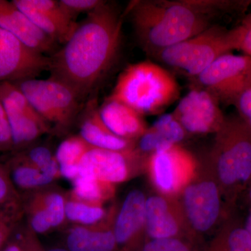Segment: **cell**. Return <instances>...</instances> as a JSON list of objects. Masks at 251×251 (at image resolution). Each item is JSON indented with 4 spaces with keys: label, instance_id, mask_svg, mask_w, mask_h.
<instances>
[{
    "label": "cell",
    "instance_id": "5bb4252c",
    "mask_svg": "<svg viewBox=\"0 0 251 251\" xmlns=\"http://www.w3.org/2000/svg\"><path fill=\"white\" fill-rule=\"evenodd\" d=\"M139 154L135 148L111 151L92 147L79 163L80 176L112 185L123 182L129 176L131 162Z\"/></svg>",
    "mask_w": 251,
    "mask_h": 251
},
{
    "label": "cell",
    "instance_id": "9c48e42d",
    "mask_svg": "<svg viewBox=\"0 0 251 251\" xmlns=\"http://www.w3.org/2000/svg\"><path fill=\"white\" fill-rule=\"evenodd\" d=\"M49 56L29 49L9 31L0 27V82L37 78L49 71Z\"/></svg>",
    "mask_w": 251,
    "mask_h": 251
},
{
    "label": "cell",
    "instance_id": "277c9868",
    "mask_svg": "<svg viewBox=\"0 0 251 251\" xmlns=\"http://www.w3.org/2000/svg\"><path fill=\"white\" fill-rule=\"evenodd\" d=\"M211 156L223 194L234 199L251 179V129L238 115L226 117Z\"/></svg>",
    "mask_w": 251,
    "mask_h": 251
},
{
    "label": "cell",
    "instance_id": "d6986e66",
    "mask_svg": "<svg viewBox=\"0 0 251 251\" xmlns=\"http://www.w3.org/2000/svg\"><path fill=\"white\" fill-rule=\"evenodd\" d=\"M181 226L179 212L168 200L161 196L147 198L145 231L150 240L180 239Z\"/></svg>",
    "mask_w": 251,
    "mask_h": 251
},
{
    "label": "cell",
    "instance_id": "e0dca14e",
    "mask_svg": "<svg viewBox=\"0 0 251 251\" xmlns=\"http://www.w3.org/2000/svg\"><path fill=\"white\" fill-rule=\"evenodd\" d=\"M97 99L88 100L81 117L80 135L92 148L111 151L135 148V142L117 136L105 125L99 111Z\"/></svg>",
    "mask_w": 251,
    "mask_h": 251
},
{
    "label": "cell",
    "instance_id": "4fadbf2b",
    "mask_svg": "<svg viewBox=\"0 0 251 251\" xmlns=\"http://www.w3.org/2000/svg\"><path fill=\"white\" fill-rule=\"evenodd\" d=\"M16 6L44 34L58 44H65L77 27L59 0H13Z\"/></svg>",
    "mask_w": 251,
    "mask_h": 251
},
{
    "label": "cell",
    "instance_id": "7c38bea8",
    "mask_svg": "<svg viewBox=\"0 0 251 251\" xmlns=\"http://www.w3.org/2000/svg\"><path fill=\"white\" fill-rule=\"evenodd\" d=\"M146 200L143 191L133 190L117 210L113 225L117 251H143L147 242L144 238Z\"/></svg>",
    "mask_w": 251,
    "mask_h": 251
},
{
    "label": "cell",
    "instance_id": "ab89813d",
    "mask_svg": "<svg viewBox=\"0 0 251 251\" xmlns=\"http://www.w3.org/2000/svg\"><path fill=\"white\" fill-rule=\"evenodd\" d=\"M246 191H247V193L248 199H249V202H250L251 204V179L249 182L248 183Z\"/></svg>",
    "mask_w": 251,
    "mask_h": 251
},
{
    "label": "cell",
    "instance_id": "e575fe53",
    "mask_svg": "<svg viewBox=\"0 0 251 251\" xmlns=\"http://www.w3.org/2000/svg\"><path fill=\"white\" fill-rule=\"evenodd\" d=\"M239 41L238 50L251 57V21L245 18L239 25Z\"/></svg>",
    "mask_w": 251,
    "mask_h": 251
},
{
    "label": "cell",
    "instance_id": "603a6c76",
    "mask_svg": "<svg viewBox=\"0 0 251 251\" xmlns=\"http://www.w3.org/2000/svg\"><path fill=\"white\" fill-rule=\"evenodd\" d=\"M72 182L69 197L81 202L102 205L114 193L113 185L94 178L79 176Z\"/></svg>",
    "mask_w": 251,
    "mask_h": 251
},
{
    "label": "cell",
    "instance_id": "f35d334b",
    "mask_svg": "<svg viewBox=\"0 0 251 251\" xmlns=\"http://www.w3.org/2000/svg\"><path fill=\"white\" fill-rule=\"evenodd\" d=\"M244 226H245L246 229H247L251 239V209L250 211H249V215L247 216V221H246Z\"/></svg>",
    "mask_w": 251,
    "mask_h": 251
},
{
    "label": "cell",
    "instance_id": "f1b7e54d",
    "mask_svg": "<svg viewBox=\"0 0 251 251\" xmlns=\"http://www.w3.org/2000/svg\"><path fill=\"white\" fill-rule=\"evenodd\" d=\"M22 208V198L13 184L4 164L0 163V210L18 217Z\"/></svg>",
    "mask_w": 251,
    "mask_h": 251
},
{
    "label": "cell",
    "instance_id": "44dd1931",
    "mask_svg": "<svg viewBox=\"0 0 251 251\" xmlns=\"http://www.w3.org/2000/svg\"><path fill=\"white\" fill-rule=\"evenodd\" d=\"M186 132L172 114L163 115L138 140L136 150L140 153H153L169 148L184 139Z\"/></svg>",
    "mask_w": 251,
    "mask_h": 251
},
{
    "label": "cell",
    "instance_id": "4316f807",
    "mask_svg": "<svg viewBox=\"0 0 251 251\" xmlns=\"http://www.w3.org/2000/svg\"><path fill=\"white\" fill-rule=\"evenodd\" d=\"M17 153L54 181L60 177L58 162L50 150L46 147H31Z\"/></svg>",
    "mask_w": 251,
    "mask_h": 251
},
{
    "label": "cell",
    "instance_id": "2e32d148",
    "mask_svg": "<svg viewBox=\"0 0 251 251\" xmlns=\"http://www.w3.org/2000/svg\"><path fill=\"white\" fill-rule=\"evenodd\" d=\"M115 214L90 226H74L66 235V249L69 251H117L113 225Z\"/></svg>",
    "mask_w": 251,
    "mask_h": 251
},
{
    "label": "cell",
    "instance_id": "3957f363",
    "mask_svg": "<svg viewBox=\"0 0 251 251\" xmlns=\"http://www.w3.org/2000/svg\"><path fill=\"white\" fill-rule=\"evenodd\" d=\"M179 96V85L171 72L156 63L143 61L122 71L108 98L145 116L162 113Z\"/></svg>",
    "mask_w": 251,
    "mask_h": 251
},
{
    "label": "cell",
    "instance_id": "52a82bcc",
    "mask_svg": "<svg viewBox=\"0 0 251 251\" xmlns=\"http://www.w3.org/2000/svg\"><path fill=\"white\" fill-rule=\"evenodd\" d=\"M195 87L205 90L225 106L235 105L251 88V57L224 54L196 78Z\"/></svg>",
    "mask_w": 251,
    "mask_h": 251
},
{
    "label": "cell",
    "instance_id": "f546056e",
    "mask_svg": "<svg viewBox=\"0 0 251 251\" xmlns=\"http://www.w3.org/2000/svg\"><path fill=\"white\" fill-rule=\"evenodd\" d=\"M61 6L73 19L81 14H89L103 4V0H59Z\"/></svg>",
    "mask_w": 251,
    "mask_h": 251
},
{
    "label": "cell",
    "instance_id": "7402d4cb",
    "mask_svg": "<svg viewBox=\"0 0 251 251\" xmlns=\"http://www.w3.org/2000/svg\"><path fill=\"white\" fill-rule=\"evenodd\" d=\"M4 166L17 190L32 192L45 188L54 181L17 152Z\"/></svg>",
    "mask_w": 251,
    "mask_h": 251
},
{
    "label": "cell",
    "instance_id": "1f68e13d",
    "mask_svg": "<svg viewBox=\"0 0 251 251\" xmlns=\"http://www.w3.org/2000/svg\"><path fill=\"white\" fill-rule=\"evenodd\" d=\"M14 141L9 120L0 100V151H14Z\"/></svg>",
    "mask_w": 251,
    "mask_h": 251
},
{
    "label": "cell",
    "instance_id": "8fae6325",
    "mask_svg": "<svg viewBox=\"0 0 251 251\" xmlns=\"http://www.w3.org/2000/svg\"><path fill=\"white\" fill-rule=\"evenodd\" d=\"M221 188L216 179L190 183L183 193L184 216L193 230L204 233L212 229L222 211Z\"/></svg>",
    "mask_w": 251,
    "mask_h": 251
},
{
    "label": "cell",
    "instance_id": "9a60e30c",
    "mask_svg": "<svg viewBox=\"0 0 251 251\" xmlns=\"http://www.w3.org/2000/svg\"><path fill=\"white\" fill-rule=\"evenodd\" d=\"M0 27L44 55H51L59 49V44L36 27L12 1L0 0Z\"/></svg>",
    "mask_w": 251,
    "mask_h": 251
},
{
    "label": "cell",
    "instance_id": "ffe728a7",
    "mask_svg": "<svg viewBox=\"0 0 251 251\" xmlns=\"http://www.w3.org/2000/svg\"><path fill=\"white\" fill-rule=\"evenodd\" d=\"M99 111L109 129L123 139L135 142L148 129L143 115L116 100L107 98Z\"/></svg>",
    "mask_w": 251,
    "mask_h": 251
},
{
    "label": "cell",
    "instance_id": "836d02e7",
    "mask_svg": "<svg viewBox=\"0 0 251 251\" xmlns=\"http://www.w3.org/2000/svg\"><path fill=\"white\" fill-rule=\"evenodd\" d=\"M234 106L237 109L238 116L251 129V88L242 94Z\"/></svg>",
    "mask_w": 251,
    "mask_h": 251
},
{
    "label": "cell",
    "instance_id": "60d3db41",
    "mask_svg": "<svg viewBox=\"0 0 251 251\" xmlns=\"http://www.w3.org/2000/svg\"><path fill=\"white\" fill-rule=\"evenodd\" d=\"M44 251H69L67 249H62V248H54V249H49V250H44Z\"/></svg>",
    "mask_w": 251,
    "mask_h": 251
},
{
    "label": "cell",
    "instance_id": "8d00e7d4",
    "mask_svg": "<svg viewBox=\"0 0 251 251\" xmlns=\"http://www.w3.org/2000/svg\"><path fill=\"white\" fill-rule=\"evenodd\" d=\"M59 173H60L61 176L72 181L80 176L78 165L77 166H59Z\"/></svg>",
    "mask_w": 251,
    "mask_h": 251
},
{
    "label": "cell",
    "instance_id": "7a4b0ae2",
    "mask_svg": "<svg viewBox=\"0 0 251 251\" xmlns=\"http://www.w3.org/2000/svg\"><path fill=\"white\" fill-rule=\"evenodd\" d=\"M249 1L134 0L124 13L129 17L140 46L150 55L198 35L224 15L245 9Z\"/></svg>",
    "mask_w": 251,
    "mask_h": 251
},
{
    "label": "cell",
    "instance_id": "d590c367",
    "mask_svg": "<svg viewBox=\"0 0 251 251\" xmlns=\"http://www.w3.org/2000/svg\"><path fill=\"white\" fill-rule=\"evenodd\" d=\"M20 238L22 242L23 251H44L37 236L30 229L28 228L24 233L21 234Z\"/></svg>",
    "mask_w": 251,
    "mask_h": 251
},
{
    "label": "cell",
    "instance_id": "4dcf8cb0",
    "mask_svg": "<svg viewBox=\"0 0 251 251\" xmlns=\"http://www.w3.org/2000/svg\"><path fill=\"white\" fill-rule=\"evenodd\" d=\"M143 251H193L186 243L180 239L149 240Z\"/></svg>",
    "mask_w": 251,
    "mask_h": 251
},
{
    "label": "cell",
    "instance_id": "ac0fdd59",
    "mask_svg": "<svg viewBox=\"0 0 251 251\" xmlns=\"http://www.w3.org/2000/svg\"><path fill=\"white\" fill-rule=\"evenodd\" d=\"M193 158L177 144L153 151L150 158L153 177L156 186L164 193H172L179 186V173L191 166Z\"/></svg>",
    "mask_w": 251,
    "mask_h": 251
},
{
    "label": "cell",
    "instance_id": "8992f818",
    "mask_svg": "<svg viewBox=\"0 0 251 251\" xmlns=\"http://www.w3.org/2000/svg\"><path fill=\"white\" fill-rule=\"evenodd\" d=\"M33 108L50 126L51 131L62 133L72 127L80 114L81 102L65 84L49 77L13 82Z\"/></svg>",
    "mask_w": 251,
    "mask_h": 251
},
{
    "label": "cell",
    "instance_id": "b9f144b4",
    "mask_svg": "<svg viewBox=\"0 0 251 251\" xmlns=\"http://www.w3.org/2000/svg\"><path fill=\"white\" fill-rule=\"evenodd\" d=\"M206 251H238L229 250V249H219V250H213V251L206 250Z\"/></svg>",
    "mask_w": 251,
    "mask_h": 251
},
{
    "label": "cell",
    "instance_id": "d4e9b609",
    "mask_svg": "<svg viewBox=\"0 0 251 251\" xmlns=\"http://www.w3.org/2000/svg\"><path fill=\"white\" fill-rule=\"evenodd\" d=\"M229 249L238 251H251V239L245 226L229 225L211 243L208 251Z\"/></svg>",
    "mask_w": 251,
    "mask_h": 251
},
{
    "label": "cell",
    "instance_id": "74e56055",
    "mask_svg": "<svg viewBox=\"0 0 251 251\" xmlns=\"http://www.w3.org/2000/svg\"><path fill=\"white\" fill-rule=\"evenodd\" d=\"M3 251H23V244L22 242H21V238L7 243Z\"/></svg>",
    "mask_w": 251,
    "mask_h": 251
},
{
    "label": "cell",
    "instance_id": "cb8c5ba5",
    "mask_svg": "<svg viewBox=\"0 0 251 251\" xmlns=\"http://www.w3.org/2000/svg\"><path fill=\"white\" fill-rule=\"evenodd\" d=\"M66 219L79 226L98 224L106 217V211L102 205L90 204L67 198Z\"/></svg>",
    "mask_w": 251,
    "mask_h": 251
},
{
    "label": "cell",
    "instance_id": "83f0119b",
    "mask_svg": "<svg viewBox=\"0 0 251 251\" xmlns=\"http://www.w3.org/2000/svg\"><path fill=\"white\" fill-rule=\"evenodd\" d=\"M91 148L80 135H72L63 140L54 156L59 166H77Z\"/></svg>",
    "mask_w": 251,
    "mask_h": 251
},
{
    "label": "cell",
    "instance_id": "484cf974",
    "mask_svg": "<svg viewBox=\"0 0 251 251\" xmlns=\"http://www.w3.org/2000/svg\"><path fill=\"white\" fill-rule=\"evenodd\" d=\"M31 196L49 213L53 228L64 224L66 220L65 206L67 197L55 190L41 189L32 191Z\"/></svg>",
    "mask_w": 251,
    "mask_h": 251
},
{
    "label": "cell",
    "instance_id": "d6a6232c",
    "mask_svg": "<svg viewBox=\"0 0 251 251\" xmlns=\"http://www.w3.org/2000/svg\"><path fill=\"white\" fill-rule=\"evenodd\" d=\"M18 218L6 211L0 210V249L11 237L14 232V222Z\"/></svg>",
    "mask_w": 251,
    "mask_h": 251
},
{
    "label": "cell",
    "instance_id": "5b68a950",
    "mask_svg": "<svg viewBox=\"0 0 251 251\" xmlns=\"http://www.w3.org/2000/svg\"><path fill=\"white\" fill-rule=\"evenodd\" d=\"M239 28L214 25L191 39L163 50L156 56L162 62L193 79L224 54L238 50Z\"/></svg>",
    "mask_w": 251,
    "mask_h": 251
},
{
    "label": "cell",
    "instance_id": "30bf717a",
    "mask_svg": "<svg viewBox=\"0 0 251 251\" xmlns=\"http://www.w3.org/2000/svg\"><path fill=\"white\" fill-rule=\"evenodd\" d=\"M172 115L186 133L193 134L217 133L226 117L214 97L196 87L179 100Z\"/></svg>",
    "mask_w": 251,
    "mask_h": 251
},
{
    "label": "cell",
    "instance_id": "ba28073f",
    "mask_svg": "<svg viewBox=\"0 0 251 251\" xmlns=\"http://www.w3.org/2000/svg\"><path fill=\"white\" fill-rule=\"evenodd\" d=\"M0 100L9 120L14 151L29 148L42 135L50 133V126L13 82H0Z\"/></svg>",
    "mask_w": 251,
    "mask_h": 251
},
{
    "label": "cell",
    "instance_id": "6da1fadb",
    "mask_svg": "<svg viewBox=\"0 0 251 251\" xmlns=\"http://www.w3.org/2000/svg\"><path fill=\"white\" fill-rule=\"evenodd\" d=\"M124 17L105 1L77 23L67 42L49 56L50 77L65 84L81 103L94 93L117 61Z\"/></svg>",
    "mask_w": 251,
    "mask_h": 251
},
{
    "label": "cell",
    "instance_id": "7bdbcfd3",
    "mask_svg": "<svg viewBox=\"0 0 251 251\" xmlns=\"http://www.w3.org/2000/svg\"><path fill=\"white\" fill-rule=\"evenodd\" d=\"M246 18H247L248 20H249V21H251V14L249 15V16H247Z\"/></svg>",
    "mask_w": 251,
    "mask_h": 251
}]
</instances>
